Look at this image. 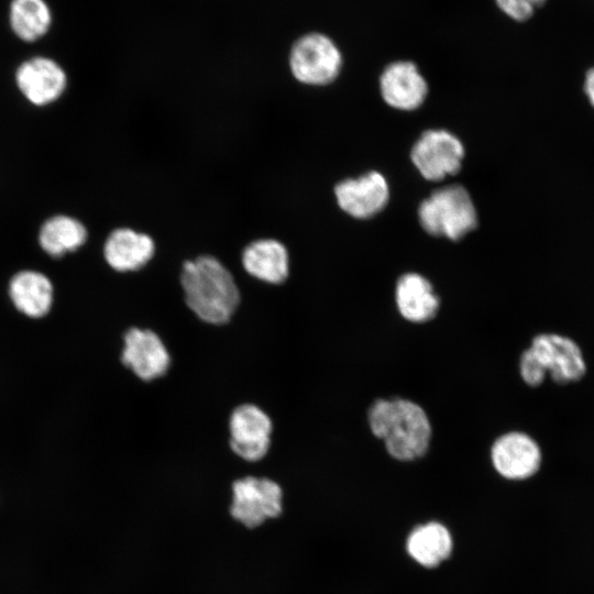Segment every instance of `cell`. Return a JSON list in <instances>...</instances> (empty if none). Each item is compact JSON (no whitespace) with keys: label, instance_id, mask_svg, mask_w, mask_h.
Here are the masks:
<instances>
[{"label":"cell","instance_id":"9a60e30c","mask_svg":"<svg viewBox=\"0 0 594 594\" xmlns=\"http://www.w3.org/2000/svg\"><path fill=\"white\" fill-rule=\"evenodd\" d=\"M380 89L384 101L399 110L418 108L428 94L425 77L409 61L388 64L381 74Z\"/></svg>","mask_w":594,"mask_h":594},{"label":"cell","instance_id":"5b68a950","mask_svg":"<svg viewBox=\"0 0 594 594\" xmlns=\"http://www.w3.org/2000/svg\"><path fill=\"white\" fill-rule=\"evenodd\" d=\"M284 488L268 477L245 475L231 483V516L248 528H255L283 512Z\"/></svg>","mask_w":594,"mask_h":594},{"label":"cell","instance_id":"e0dca14e","mask_svg":"<svg viewBox=\"0 0 594 594\" xmlns=\"http://www.w3.org/2000/svg\"><path fill=\"white\" fill-rule=\"evenodd\" d=\"M405 548L417 564L435 569L450 558L453 551V537L444 524L430 520L410 530Z\"/></svg>","mask_w":594,"mask_h":594},{"label":"cell","instance_id":"44dd1931","mask_svg":"<svg viewBox=\"0 0 594 594\" xmlns=\"http://www.w3.org/2000/svg\"><path fill=\"white\" fill-rule=\"evenodd\" d=\"M497 8L516 22L529 20L548 0H494Z\"/></svg>","mask_w":594,"mask_h":594},{"label":"cell","instance_id":"7c38bea8","mask_svg":"<svg viewBox=\"0 0 594 594\" xmlns=\"http://www.w3.org/2000/svg\"><path fill=\"white\" fill-rule=\"evenodd\" d=\"M156 245L153 238L131 228L113 230L103 244L108 266L119 274H135L153 261Z\"/></svg>","mask_w":594,"mask_h":594},{"label":"cell","instance_id":"3957f363","mask_svg":"<svg viewBox=\"0 0 594 594\" xmlns=\"http://www.w3.org/2000/svg\"><path fill=\"white\" fill-rule=\"evenodd\" d=\"M586 372L581 348L570 338L557 333L534 337L519 359L521 380L531 387L541 385L547 375L559 384L580 381Z\"/></svg>","mask_w":594,"mask_h":594},{"label":"cell","instance_id":"ba28073f","mask_svg":"<svg viewBox=\"0 0 594 594\" xmlns=\"http://www.w3.org/2000/svg\"><path fill=\"white\" fill-rule=\"evenodd\" d=\"M121 365L139 381L151 383L169 371L172 356L161 336L148 328L131 327L122 337Z\"/></svg>","mask_w":594,"mask_h":594},{"label":"cell","instance_id":"ac0fdd59","mask_svg":"<svg viewBox=\"0 0 594 594\" xmlns=\"http://www.w3.org/2000/svg\"><path fill=\"white\" fill-rule=\"evenodd\" d=\"M9 296L20 312L31 318H41L52 307L53 285L42 273L22 271L10 280Z\"/></svg>","mask_w":594,"mask_h":594},{"label":"cell","instance_id":"d6986e66","mask_svg":"<svg viewBox=\"0 0 594 594\" xmlns=\"http://www.w3.org/2000/svg\"><path fill=\"white\" fill-rule=\"evenodd\" d=\"M52 22V11L45 0H11L9 24L20 40L35 42L42 38Z\"/></svg>","mask_w":594,"mask_h":594},{"label":"cell","instance_id":"6da1fadb","mask_svg":"<svg viewBox=\"0 0 594 594\" xmlns=\"http://www.w3.org/2000/svg\"><path fill=\"white\" fill-rule=\"evenodd\" d=\"M178 282L185 306L206 324H227L241 304L235 274L216 255L199 254L184 260Z\"/></svg>","mask_w":594,"mask_h":594},{"label":"cell","instance_id":"8992f818","mask_svg":"<svg viewBox=\"0 0 594 594\" xmlns=\"http://www.w3.org/2000/svg\"><path fill=\"white\" fill-rule=\"evenodd\" d=\"M342 54L326 34L309 33L298 38L289 54V68L301 84L324 86L332 82L342 68Z\"/></svg>","mask_w":594,"mask_h":594},{"label":"cell","instance_id":"2e32d148","mask_svg":"<svg viewBox=\"0 0 594 594\" xmlns=\"http://www.w3.org/2000/svg\"><path fill=\"white\" fill-rule=\"evenodd\" d=\"M395 302L399 315L413 323L431 321L440 309V298L432 284L414 272L403 274L397 279Z\"/></svg>","mask_w":594,"mask_h":594},{"label":"cell","instance_id":"7402d4cb","mask_svg":"<svg viewBox=\"0 0 594 594\" xmlns=\"http://www.w3.org/2000/svg\"><path fill=\"white\" fill-rule=\"evenodd\" d=\"M583 88L590 103L594 108V67L586 72Z\"/></svg>","mask_w":594,"mask_h":594},{"label":"cell","instance_id":"9c48e42d","mask_svg":"<svg viewBox=\"0 0 594 594\" xmlns=\"http://www.w3.org/2000/svg\"><path fill=\"white\" fill-rule=\"evenodd\" d=\"M411 161L428 180H440L459 172L464 157L461 141L446 130H428L414 144Z\"/></svg>","mask_w":594,"mask_h":594},{"label":"cell","instance_id":"30bf717a","mask_svg":"<svg viewBox=\"0 0 594 594\" xmlns=\"http://www.w3.org/2000/svg\"><path fill=\"white\" fill-rule=\"evenodd\" d=\"M490 457L494 470L510 481L532 477L542 462L537 441L521 431H508L496 438L491 447Z\"/></svg>","mask_w":594,"mask_h":594},{"label":"cell","instance_id":"ffe728a7","mask_svg":"<svg viewBox=\"0 0 594 594\" xmlns=\"http://www.w3.org/2000/svg\"><path fill=\"white\" fill-rule=\"evenodd\" d=\"M87 240L81 222L68 216H55L46 220L38 234L41 248L51 256L59 257L79 249Z\"/></svg>","mask_w":594,"mask_h":594},{"label":"cell","instance_id":"7a4b0ae2","mask_svg":"<svg viewBox=\"0 0 594 594\" xmlns=\"http://www.w3.org/2000/svg\"><path fill=\"white\" fill-rule=\"evenodd\" d=\"M372 435L394 460L411 462L429 450L432 427L426 410L403 397L377 398L367 409Z\"/></svg>","mask_w":594,"mask_h":594},{"label":"cell","instance_id":"52a82bcc","mask_svg":"<svg viewBox=\"0 0 594 594\" xmlns=\"http://www.w3.org/2000/svg\"><path fill=\"white\" fill-rule=\"evenodd\" d=\"M229 448L246 463L263 461L272 446L273 420L253 403L238 405L228 420Z\"/></svg>","mask_w":594,"mask_h":594},{"label":"cell","instance_id":"8fae6325","mask_svg":"<svg viewBox=\"0 0 594 594\" xmlns=\"http://www.w3.org/2000/svg\"><path fill=\"white\" fill-rule=\"evenodd\" d=\"M240 268L255 282L282 286L292 274L290 255L283 242L273 238L257 239L242 250Z\"/></svg>","mask_w":594,"mask_h":594},{"label":"cell","instance_id":"277c9868","mask_svg":"<svg viewBox=\"0 0 594 594\" xmlns=\"http://www.w3.org/2000/svg\"><path fill=\"white\" fill-rule=\"evenodd\" d=\"M422 229L436 237L459 240L477 224V215L468 190L452 185L433 191L419 206Z\"/></svg>","mask_w":594,"mask_h":594},{"label":"cell","instance_id":"4fadbf2b","mask_svg":"<svg viewBox=\"0 0 594 594\" xmlns=\"http://www.w3.org/2000/svg\"><path fill=\"white\" fill-rule=\"evenodd\" d=\"M334 195L344 212L358 219H366L384 209L389 189L381 173L369 172L359 178L340 182L334 187Z\"/></svg>","mask_w":594,"mask_h":594},{"label":"cell","instance_id":"5bb4252c","mask_svg":"<svg viewBox=\"0 0 594 594\" xmlns=\"http://www.w3.org/2000/svg\"><path fill=\"white\" fill-rule=\"evenodd\" d=\"M15 79L20 91L36 106H45L58 99L67 85L62 66L44 56L23 62L16 70Z\"/></svg>","mask_w":594,"mask_h":594}]
</instances>
